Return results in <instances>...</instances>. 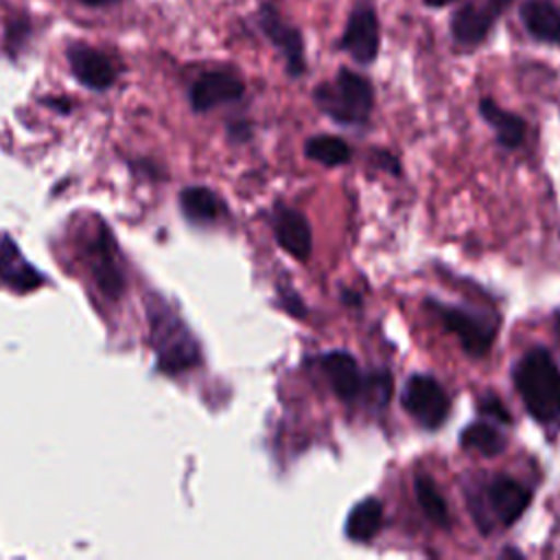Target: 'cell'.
Segmentation results:
<instances>
[{
  "label": "cell",
  "instance_id": "cell-16",
  "mask_svg": "<svg viewBox=\"0 0 560 560\" xmlns=\"http://www.w3.org/2000/svg\"><path fill=\"white\" fill-rule=\"evenodd\" d=\"M521 20L532 37L560 42V9L549 0H527L521 4Z\"/></svg>",
  "mask_w": 560,
  "mask_h": 560
},
{
  "label": "cell",
  "instance_id": "cell-22",
  "mask_svg": "<svg viewBox=\"0 0 560 560\" xmlns=\"http://www.w3.org/2000/svg\"><path fill=\"white\" fill-rule=\"evenodd\" d=\"M459 442L464 448H470V451H477L486 457H494L503 451L505 442H503V435L488 422H472L468 424L462 435H459Z\"/></svg>",
  "mask_w": 560,
  "mask_h": 560
},
{
  "label": "cell",
  "instance_id": "cell-19",
  "mask_svg": "<svg viewBox=\"0 0 560 560\" xmlns=\"http://www.w3.org/2000/svg\"><path fill=\"white\" fill-rule=\"evenodd\" d=\"M383 525V505L378 499H363L359 501L348 518H346V534L352 540L365 542L378 534Z\"/></svg>",
  "mask_w": 560,
  "mask_h": 560
},
{
  "label": "cell",
  "instance_id": "cell-15",
  "mask_svg": "<svg viewBox=\"0 0 560 560\" xmlns=\"http://www.w3.org/2000/svg\"><path fill=\"white\" fill-rule=\"evenodd\" d=\"M42 273L28 265L15 243L4 236L0 243V282L15 291H31L42 284Z\"/></svg>",
  "mask_w": 560,
  "mask_h": 560
},
{
  "label": "cell",
  "instance_id": "cell-13",
  "mask_svg": "<svg viewBox=\"0 0 560 560\" xmlns=\"http://www.w3.org/2000/svg\"><path fill=\"white\" fill-rule=\"evenodd\" d=\"M68 59L74 77L92 90H105L116 79L114 63L103 52L90 46H72L68 50Z\"/></svg>",
  "mask_w": 560,
  "mask_h": 560
},
{
  "label": "cell",
  "instance_id": "cell-20",
  "mask_svg": "<svg viewBox=\"0 0 560 560\" xmlns=\"http://www.w3.org/2000/svg\"><path fill=\"white\" fill-rule=\"evenodd\" d=\"M413 490H416V499H418L422 512L427 514V518L433 521L438 527H448V523H451L448 505H446L444 497L440 494L438 486L433 483V479L427 475H418L413 481Z\"/></svg>",
  "mask_w": 560,
  "mask_h": 560
},
{
  "label": "cell",
  "instance_id": "cell-8",
  "mask_svg": "<svg viewBox=\"0 0 560 560\" xmlns=\"http://www.w3.org/2000/svg\"><path fill=\"white\" fill-rule=\"evenodd\" d=\"M433 311L438 313V317L442 319V324L459 339L464 352L472 354V357H483L494 339V326L486 324L483 319H479L477 315L464 311V308H455V306H446V304H438L431 302Z\"/></svg>",
  "mask_w": 560,
  "mask_h": 560
},
{
  "label": "cell",
  "instance_id": "cell-1",
  "mask_svg": "<svg viewBox=\"0 0 560 560\" xmlns=\"http://www.w3.org/2000/svg\"><path fill=\"white\" fill-rule=\"evenodd\" d=\"M514 383L536 422L545 427L560 422V368L545 348H534L518 361Z\"/></svg>",
  "mask_w": 560,
  "mask_h": 560
},
{
  "label": "cell",
  "instance_id": "cell-24",
  "mask_svg": "<svg viewBox=\"0 0 560 560\" xmlns=\"http://www.w3.org/2000/svg\"><path fill=\"white\" fill-rule=\"evenodd\" d=\"M479 409L483 411V416H490V418H494V420H501V422H510V413H508V409L503 407V402L499 400V398H494V396H486V398H481V405H479Z\"/></svg>",
  "mask_w": 560,
  "mask_h": 560
},
{
  "label": "cell",
  "instance_id": "cell-27",
  "mask_svg": "<svg viewBox=\"0 0 560 560\" xmlns=\"http://www.w3.org/2000/svg\"><path fill=\"white\" fill-rule=\"evenodd\" d=\"M558 332H560V315H558Z\"/></svg>",
  "mask_w": 560,
  "mask_h": 560
},
{
  "label": "cell",
  "instance_id": "cell-25",
  "mask_svg": "<svg viewBox=\"0 0 560 560\" xmlns=\"http://www.w3.org/2000/svg\"><path fill=\"white\" fill-rule=\"evenodd\" d=\"M453 2H457V0H424V4H429V7H446V4H453Z\"/></svg>",
  "mask_w": 560,
  "mask_h": 560
},
{
  "label": "cell",
  "instance_id": "cell-5",
  "mask_svg": "<svg viewBox=\"0 0 560 560\" xmlns=\"http://www.w3.org/2000/svg\"><path fill=\"white\" fill-rule=\"evenodd\" d=\"M405 409L427 429H438L448 416V396L433 376L413 374L402 389Z\"/></svg>",
  "mask_w": 560,
  "mask_h": 560
},
{
  "label": "cell",
  "instance_id": "cell-3",
  "mask_svg": "<svg viewBox=\"0 0 560 560\" xmlns=\"http://www.w3.org/2000/svg\"><path fill=\"white\" fill-rule=\"evenodd\" d=\"M313 98L326 116L343 125L365 122L374 107L372 83L348 68H341L332 81L319 83Z\"/></svg>",
  "mask_w": 560,
  "mask_h": 560
},
{
  "label": "cell",
  "instance_id": "cell-2",
  "mask_svg": "<svg viewBox=\"0 0 560 560\" xmlns=\"http://www.w3.org/2000/svg\"><path fill=\"white\" fill-rule=\"evenodd\" d=\"M149 324L160 370L177 374L199 363V346L188 326L158 298L149 302Z\"/></svg>",
  "mask_w": 560,
  "mask_h": 560
},
{
  "label": "cell",
  "instance_id": "cell-7",
  "mask_svg": "<svg viewBox=\"0 0 560 560\" xmlns=\"http://www.w3.org/2000/svg\"><path fill=\"white\" fill-rule=\"evenodd\" d=\"M339 46L359 63H372L381 48V26L370 4H357L346 22Z\"/></svg>",
  "mask_w": 560,
  "mask_h": 560
},
{
  "label": "cell",
  "instance_id": "cell-4",
  "mask_svg": "<svg viewBox=\"0 0 560 560\" xmlns=\"http://www.w3.org/2000/svg\"><path fill=\"white\" fill-rule=\"evenodd\" d=\"M512 0H468L451 15V35L464 48H475L483 44L494 22Z\"/></svg>",
  "mask_w": 560,
  "mask_h": 560
},
{
  "label": "cell",
  "instance_id": "cell-18",
  "mask_svg": "<svg viewBox=\"0 0 560 560\" xmlns=\"http://www.w3.org/2000/svg\"><path fill=\"white\" fill-rule=\"evenodd\" d=\"M179 206L184 214L195 223H212L223 214V201L219 195L206 186H188L179 195Z\"/></svg>",
  "mask_w": 560,
  "mask_h": 560
},
{
  "label": "cell",
  "instance_id": "cell-23",
  "mask_svg": "<svg viewBox=\"0 0 560 560\" xmlns=\"http://www.w3.org/2000/svg\"><path fill=\"white\" fill-rule=\"evenodd\" d=\"M368 392L372 394V400H376L383 407L392 394V376L387 372L372 374L368 381Z\"/></svg>",
  "mask_w": 560,
  "mask_h": 560
},
{
  "label": "cell",
  "instance_id": "cell-10",
  "mask_svg": "<svg viewBox=\"0 0 560 560\" xmlns=\"http://www.w3.org/2000/svg\"><path fill=\"white\" fill-rule=\"evenodd\" d=\"M90 271L103 295H107L109 300L120 298L125 289V278L116 262L114 241L107 230H98L96 238L90 243Z\"/></svg>",
  "mask_w": 560,
  "mask_h": 560
},
{
  "label": "cell",
  "instance_id": "cell-6",
  "mask_svg": "<svg viewBox=\"0 0 560 560\" xmlns=\"http://www.w3.org/2000/svg\"><path fill=\"white\" fill-rule=\"evenodd\" d=\"M258 26L265 33V37L276 46V50L284 57L287 61V72L291 77H300L306 70V61H304V39L302 33L289 24L287 20H282V15L278 13V9L271 2L260 4L258 9Z\"/></svg>",
  "mask_w": 560,
  "mask_h": 560
},
{
  "label": "cell",
  "instance_id": "cell-26",
  "mask_svg": "<svg viewBox=\"0 0 560 560\" xmlns=\"http://www.w3.org/2000/svg\"><path fill=\"white\" fill-rule=\"evenodd\" d=\"M81 2H85V4H90V7H105V4H112V2H116V0H81Z\"/></svg>",
  "mask_w": 560,
  "mask_h": 560
},
{
  "label": "cell",
  "instance_id": "cell-21",
  "mask_svg": "<svg viewBox=\"0 0 560 560\" xmlns=\"http://www.w3.org/2000/svg\"><path fill=\"white\" fill-rule=\"evenodd\" d=\"M304 153L324 166H339L350 160V147L339 136H313L306 140Z\"/></svg>",
  "mask_w": 560,
  "mask_h": 560
},
{
  "label": "cell",
  "instance_id": "cell-11",
  "mask_svg": "<svg viewBox=\"0 0 560 560\" xmlns=\"http://www.w3.org/2000/svg\"><path fill=\"white\" fill-rule=\"evenodd\" d=\"M486 497H488V505H490L492 514L499 518V523L503 527L518 521L532 499L529 490L512 477L492 479L490 486L486 488Z\"/></svg>",
  "mask_w": 560,
  "mask_h": 560
},
{
  "label": "cell",
  "instance_id": "cell-12",
  "mask_svg": "<svg viewBox=\"0 0 560 560\" xmlns=\"http://www.w3.org/2000/svg\"><path fill=\"white\" fill-rule=\"evenodd\" d=\"M273 234L287 254H291L302 262L308 260L311 245H313L311 228H308V221L298 210L278 208L273 217Z\"/></svg>",
  "mask_w": 560,
  "mask_h": 560
},
{
  "label": "cell",
  "instance_id": "cell-14",
  "mask_svg": "<svg viewBox=\"0 0 560 560\" xmlns=\"http://www.w3.org/2000/svg\"><path fill=\"white\" fill-rule=\"evenodd\" d=\"M322 370L332 387V392L341 398V400H354L363 387L361 374H359V365L357 361L343 352V350H332L328 354L322 357Z\"/></svg>",
  "mask_w": 560,
  "mask_h": 560
},
{
  "label": "cell",
  "instance_id": "cell-9",
  "mask_svg": "<svg viewBox=\"0 0 560 560\" xmlns=\"http://www.w3.org/2000/svg\"><path fill=\"white\" fill-rule=\"evenodd\" d=\"M245 92L243 81L225 70H212L201 74L190 88V105L195 112H208L212 107L238 101Z\"/></svg>",
  "mask_w": 560,
  "mask_h": 560
},
{
  "label": "cell",
  "instance_id": "cell-17",
  "mask_svg": "<svg viewBox=\"0 0 560 560\" xmlns=\"http://www.w3.org/2000/svg\"><path fill=\"white\" fill-rule=\"evenodd\" d=\"M479 114L494 129L499 144L508 149H516L525 138V120L512 112L499 107L492 98L479 101Z\"/></svg>",
  "mask_w": 560,
  "mask_h": 560
}]
</instances>
